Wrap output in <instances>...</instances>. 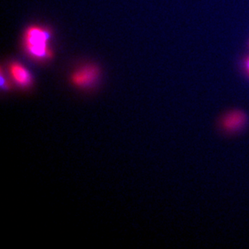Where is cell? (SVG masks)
<instances>
[{
	"mask_svg": "<svg viewBox=\"0 0 249 249\" xmlns=\"http://www.w3.org/2000/svg\"><path fill=\"white\" fill-rule=\"evenodd\" d=\"M52 39L51 31L45 27L33 24L24 32L23 45L24 51L34 61H50L53 56L50 45Z\"/></svg>",
	"mask_w": 249,
	"mask_h": 249,
	"instance_id": "obj_1",
	"label": "cell"
},
{
	"mask_svg": "<svg viewBox=\"0 0 249 249\" xmlns=\"http://www.w3.org/2000/svg\"><path fill=\"white\" fill-rule=\"evenodd\" d=\"M0 85H1V89L3 91H9L12 89V84L9 78H7V76L5 74L3 68H1V73H0Z\"/></svg>",
	"mask_w": 249,
	"mask_h": 249,
	"instance_id": "obj_5",
	"label": "cell"
},
{
	"mask_svg": "<svg viewBox=\"0 0 249 249\" xmlns=\"http://www.w3.org/2000/svg\"><path fill=\"white\" fill-rule=\"evenodd\" d=\"M99 70L96 66L88 64L78 68L71 75V83L80 89L89 88L99 79Z\"/></svg>",
	"mask_w": 249,
	"mask_h": 249,
	"instance_id": "obj_2",
	"label": "cell"
},
{
	"mask_svg": "<svg viewBox=\"0 0 249 249\" xmlns=\"http://www.w3.org/2000/svg\"><path fill=\"white\" fill-rule=\"evenodd\" d=\"M8 71L12 80L18 87L23 89L32 87L33 83V76L28 69L22 64L13 61L8 66Z\"/></svg>",
	"mask_w": 249,
	"mask_h": 249,
	"instance_id": "obj_3",
	"label": "cell"
},
{
	"mask_svg": "<svg viewBox=\"0 0 249 249\" xmlns=\"http://www.w3.org/2000/svg\"><path fill=\"white\" fill-rule=\"evenodd\" d=\"M245 115L242 113L233 112L224 119V127L231 131H235L245 125Z\"/></svg>",
	"mask_w": 249,
	"mask_h": 249,
	"instance_id": "obj_4",
	"label": "cell"
}]
</instances>
